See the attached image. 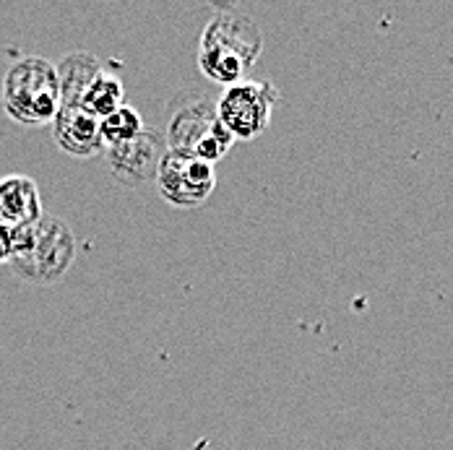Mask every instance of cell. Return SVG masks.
Returning <instances> with one entry per match:
<instances>
[{"label":"cell","instance_id":"6da1fadb","mask_svg":"<svg viewBox=\"0 0 453 450\" xmlns=\"http://www.w3.org/2000/svg\"><path fill=\"white\" fill-rule=\"evenodd\" d=\"M264 52V34L258 24L234 5H225L214 13L201 34L198 68L206 79L222 87L245 81V73L256 65Z\"/></svg>","mask_w":453,"mask_h":450},{"label":"cell","instance_id":"7a4b0ae2","mask_svg":"<svg viewBox=\"0 0 453 450\" xmlns=\"http://www.w3.org/2000/svg\"><path fill=\"white\" fill-rule=\"evenodd\" d=\"M162 138L167 151L201 159L211 167L234 146V138L217 115V99L201 91H182L170 102Z\"/></svg>","mask_w":453,"mask_h":450},{"label":"cell","instance_id":"3957f363","mask_svg":"<svg viewBox=\"0 0 453 450\" xmlns=\"http://www.w3.org/2000/svg\"><path fill=\"white\" fill-rule=\"evenodd\" d=\"M76 237L65 222L42 217L35 225L13 229V276L29 284H55L76 261Z\"/></svg>","mask_w":453,"mask_h":450},{"label":"cell","instance_id":"277c9868","mask_svg":"<svg viewBox=\"0 0 453 450\" xmlns=\"http://www.w3.org/2000/svg\"><path fill=\"white\" fill-rule=\"evenodd\" d=\"M60 107V87L55 63L40 55L16 60L3 79V110L27 128L50 126Z\"/></svg>","mask_w":453,"mask_h":450},{"label":"cell","instance_id":"5b68a950","mask_svg":"<svg viewBox=\"0 0 453 450\" xmlns=\"http://www.w3.org/2000/svg\"><path fill=\"white\" fill-rule=\"evenodd\" d=\"M276 102L279 89L272 81H240L222 91L217 115L234 141H250L269 128Z\"/></svg>","mask_w":453,"mask_h":450},{"label":"cell","instance_id":"8992f818","mask_svg":"<svg viewBox=\"0 0 453 450\" xmlns=\"http://www.w3.org/2000/svg\"><path fill=\"white\" fill-rule=\"evenodd\" d=\"M154 180L159 187V195L167 203H173L178 209H196L203 201H209V195L214 193L217 172L211 164H206L201 159L165 151Z\"/></svg>","mask_w":453,"mask_h":450},{"label":"cell","instance_id":"52a82bcc","mask_svg":"<svg viewBox=\"0 0 453 450\" xmlns=\"http://www.w3.org/2000/svg\"><path fill=\"white\" fill-rule=\"evenodd\" d=\"M165 151H167V146H165L162 133L146 128L134 141L107 149V164H110V172L115 175V180H120L128 187H138V185H146L157 178Z\"/></svg>","mask_w":453,"mask_h":450},{"label":"cell","instance_id":"ba28073f","mask_svg":"<svg viewBox=\"0 0 453 450\" xmlns=\"http://www.w3.org/2000/svg\"><path fill=\"white\" fill-rule=\"evenodd\" d=\"M50 126L60 151L76 159H89L104 149L99 135V120L89 115L81 104H60Z\"/></svg>","mask_w":453,"mask_h":450},{"label":"cell","instance_id":"9c48e42d","mask_svg":"<svg viewBox=\"0 0 453 450\" xmlns=\"http://www.w3.org/2000/svg\"><path fill=\"white\" fill-rule=\"evenodd\" d=\"M42 217L45 214L37 182L27 175H8L0 180V225L21 229Z\"/></svg>","mask_w":453,"mask_h":450},{"label":"cell","instance_id":"30bf717a","mask_svg":"<svg viewBox=\"0 0 453 450\" xmlns=\"http://www.w3.org/2000/svg\"><path fill=\"white\" fill-rule=\"evenodd\" d=\"M58 87H60V104H79L91 79L102 71L99 57L91 52H71L58 65Z\"/></svg>","mask_w":453,"mask_h":450},{"label":"cell","instance_id":"8fae6325","mask_svg":"<svg viewBox=\"0 0 453 450\" xmlns=\"http://www.w3.org/2000/svg\"><path fill=\"white\" fill-rule=\"evenodd\" d=\"M89 115H94L96 120L107 118L110 112H115L118 107L126 104V87L118 76H112L110 71H99L91 84L84 91L81 102H79Z\"/></svg>","mask_w":453,"mask_h":450},{"label":"cell","instance_id":"7c38bea8","mask_svg":"<svg viewBox=\"0 0 453 450\" xmlns=\"http://www.w3.org/2000/svg\"><path fill=\"white\" fill-rule=\"evenodd\" d=\"M143 131H146L143 118H141V112H138L136 107H131V104H123V107H118L115 112H110L107 118L99 120V135H102V143L107 149L128 143V141H134Z\"/></svg>","mask_w":453,"mask_h":450},{"label":"cell","instance_id":"4fadbf2b","mask_svg":"<svg viewBox=\"0 0 453 450\" xmlns=\"http://www.w3.org/2000/svg\"><path fill=\"white\" fill-rule=\"evenodd\" d=\"M13 256V229L0 225V266L8 263Z\"/></svg>","mask_w":453,"mask_h":450}]
</instances>
